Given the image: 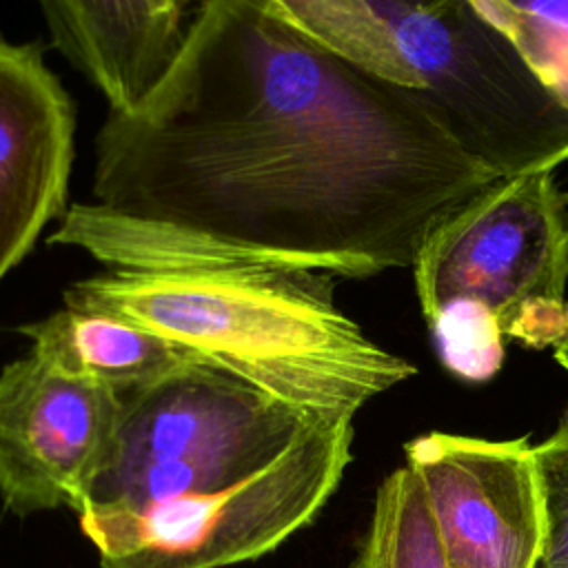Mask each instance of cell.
Returning a JSON list of instances; mask_svg holds the SVG:
<instances>
[{"instance_id": "cell-1", "label": "cell", "mask_w": 568, "mask_h": 568, "mask_svg": "<svg viewBox=\"0 0 568 568\" xmlns=\"http://www.w3.org/2000/svg\"><path fill=\"white\" fill-rule=\"evenodd\" d=\"M499 178L419 100L326 51L264 0H204L171 75L95 135L93 202L49 244L109 268H406Z\"/></svg>"}, {"instance_id": "cell-2", "label": "cell", "mask_w": 568, "mask_h": 568, "mask_svg": "<svg viewBox=\"0 0 568 568\" xmlns=\"http://www.w3.org/2000/svg\"><path fill=\"white\" fill-rule=\"evenodd\" d=\"M62 297L118 313L191 359L331 424L353 422L366 402L417 373L339 311L328 273L266 264L109 268Z\"/></svg>"}, {"instance_id": "cell-3", "label": "cell", "mask_w": 568, "mask_h": 568, "mask_svg": "<svg viewBox=\"0 0 568 568\" xmlns=\"http://www.w3.org/2000/svg\"><path fill=\"white\" fill-rule=\"evenodd\" d=\"M348 64L410 91L499 180L568 160V111L473 0H264Z\"/></svg>"}, {"instance_id": "cell-4", "label": "cell", "mask_w": 568, "mask_h": 568, "mask_svg": "<svg viewBox=\"0 0 568 568\" xmlns=\"http://www.w3.org/2000/svg\"><path fill=\"white\" fill-rule=\"evenodd\" d=\"M413 275L455 377L490 379L513 339L557 348L568 337V195L555 171L497 180L459 206L426 237Z\"/></svg>"}, {"instance_id": "cell-5", "label": "cell", "mask_w": 568, "mask_h": 568, "mask_svg": "<svg viewBox=\"0 0 568 568\" xmlns=\"http://www.w3.org/2000/svg\"><path fill=\"white\" fill-rule=\"evenodd\" d=\"M120 399L111 457L82 508L217 490L266 468L311 430L337 426L200 362Z\"/></svg>"}, {"instance_id": "cell-6", "label": "cell", "mask_w": 568, "mask_h": 568, "mask_svg": "<svg viewBox=\"0 0 568 568\" xmlns=\"http://www.w3.org/2000/svg\"><path fill=\"white\" fill-rule=\"evenodd\" d=\"M353 424L322 426L231 486L135 508L84 506L78 526L100 568H226L313 524L353 459Z\"/></svg>"}, {"instance_id": "cell-7", "label": "cell", "mask_w": 568, "mask_h": 568, "mask_svg": "<svg viewBox=\"0 0 568 568\" xmlns=\"http://www.w3.org/2000/svg\"><path fill=\"white\" fill-rule=\"evenodd\" d=\"M122 417L109 386L29 351L0 371V497L27 517L80 510L106 466Z\"/></svg>"}, {"instance_id": "cell-8", "label": "cell", "mask_w": 568, "mask_h": 568, "mask_svg": "<svg viewBox=\"0 0 568 568\" xmlns=\"http://www.w3.org/2000/svg\"><path fill=\"white\" fill-rule=\"evenodd\" d=\"M404 450L450 568H539L544 508L528 437L426 433Z\"/></svg>"}, {"instance_id": "cell-9", "label": "cell", "mask_w": 568, "mask_h": 568, "mask_svg": "<svg viewBox=\"0 0 568 568\" xmlns=\"http://www.w3.org/2000/svg\"><path fill=\"white\" fill-rule=\"evenodd\" d=\"M75 106L38 44L0 38V280L67 213Z\"/></svg>"}, {"instance_id": "cell-10", "label": "cell", "mask_w": 568, "mask_h": 568, "mask_svg": "<svg viewBox=\"0 0 568 568\" xmlns=\"http://www.w3.org/2000/svg\"><path fill=\"white\" fill-rule=\"evenodd\" d=\"M200 2L47 0L53 47L106 98L111 115L142 109L175 69Z\"/></svg>"}, {"instance_id": "cell-11", "label": "cell", "mask_w": 568, "mask_h": 568, "mask_svg": "<svg viewBox=\"0 0 568 568\" xmlns=\"http://www.w3.org/2000/svg\"><path fill=\"white\" fill-rule=\"evenodd\" d=\"M16 331L29 337L31 351L49 364L118 395L135 393L195 362L162 335L84 304H64Z\"/></svg>"}, {"instance_id": "cell-12", "label": "cell", "mask_w": 568, "mask_h": 568, "mask_svg": "<svg viewBox=\"0 0 568 568\" xmlns=\"http://www.w3.org/2000/svg\"><path fill=\"white\" fill-rule=\"evenodd\" d=\"M351 568H450L422 484L408 466L393 470L379 484Z\"/></svg>"}, {"instance_id": "cell-13", "label": "cell", "mask_w": 568, "mask_h": 568, "mask_svg": "<svg viewBox=\"0 0 568 568\" xmlns=\"http://www.w3.org/2000/svg\"><path fill=\"white\" fill-rule=\"evenodd\" d=\"M519 49L541 84L568 111V0H473Z\"/></svg>"}, {"instance_id": "cell-14", "label": "cell", "mask_w": 568, "mask_h": 568, "mask_svg": "<svg viewBox=\"0 0 568 568\" xmlns=\"http://www.w3.org/2000/svg\"><path fill=\"white\" fill-rule=\"evenodd\" d=\"M544 508L539 568H568V424L532 446Z\"/></svg>"}, {"instance_id": "cell-15", "label": "cell", "mask_w": 568, "mask_h": 568, "mask_svg": "<svg viewBox=\"0 0 568 568\" xmlns=\"http://www.w3.org/2000/svg\"><path fill=\"white\" fill-rule=\"evenodd\" d=\"M555 359L568 371V337L555 348Z\"/></svg>"}, {"instance_id": "cell-16", "label": "cell", "mask_w": 568, "mask_h": 568, "mask_svg": "<svg viewBox=\"0 0 568 568\" xmlns=\"http://www.w3.org/2000/svg\"><path fill=\"white\" fill-rule=\"evenodd\" d=\"M561 422H566V424H568V408H566V413H564V417H561Z\"/></svg>"}]
</instances>
